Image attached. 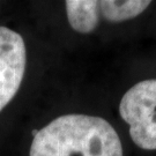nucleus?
I'll return each mask as SVG.
<instances>
[{"label": "nucleus", "mask_w": 156, "mask_h": 156, "mask_svg": "<svg viewBox=\"0 0 156 156\" xmlns=\"http://www.w3.org/2000/svg\"><path fill=\"white\" fill-rule=\"evenodd\" d=\"M151 1L141 0H103L98 1V11L110 22H122L140 15Z\"/></svg>", "instance_id": "obj_5"}, {"label": "nucleus", "mask_w": 156, "mask_h": 156, "mask_svg": "<svg viewBox=\"0 0 156 156\" xmlns=\"http://www.w3.org/2000/svg\"><path fill=\"white\" fill-rule=\"evenodd\" d=\"M119 113L129 135L141 149L156 151V79L144 80L124 94Z\"/></svg>", "instance_id": "obj_2"}, {"label": "nucleus", "mask_w": 156, "mask_h": 156, "mask_svg": "<svg viewBox=\"0 0 156 156\" xmlns=\"http://www.w3.org/2000/svg\"><path fill=\"white\" fill-rule=\"evenodd\" d=\"M27 65V51L22 36L0 26V112L16 95Z\"/></svg>", "instance_id": "obj_3"}, {"label": "nucleus", "mask_w": 156, "mask_h": 156, "mask_svg": "<svg viewBox=\"0 0 156 156\" xmlns=\"http://www.w3.org/2000/svg\"><path fill=\"white\" fill-rule=\"evenodd\" d=\"M29 156H123V146L105 119L73 113L36 132Z\"/></svg>", "instance_id": "obj_1"}, {"label": "nucleus", "mask_w": 156, "mask_h": 156, "mask_svg": "<svg viewBox=\"0 0 156 156\" xmlns=\"http://www.w3.org/2000/svg\"><path fill=\"white\" fill-rule=\"evenodd\" d=\"M67 19L75 31L89 34L98 24V1L94 0H67L65 1Z\"/></svg>", "instance_id": "obj_4"}]
</instances>
